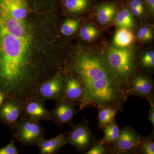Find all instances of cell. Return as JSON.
Returning <instances> with one entry per match:
<instances>
[{
  "label": "cell",
  "mask_w": 154,
  "mask_h": 154,
  "mask_svg": "<svg viewBox=\"0 0 154 154\" xmlns=\"http://www.w3.org/2000/svg\"><path fill=\"white\" fill-rule=\"evenodd\" d=\"M29 42L9 33L0 23V90L25 102L51 75V67L28 53Z\"/></svg>",
  "instance_id": "cell-1"
},
{
  "label": "cell",
  "mask_w": 154,
  "mask_h": 154,
  "mask_svg": "<svg viewBox=\"0 0 154 154\" xmlns=\"http://www.w3.org/2000/svg\"><path fill=\"white\" fill-rule=\"evenodd\" d=\"M69 67L79 77L85 89V97L79 105V111L90 107L97 109L110 107L123 112L128 95L104 58L81 53L72 58Z\"/></svg>",
  "instance_id": "cell-2"
},
{
  "label": "cell",
  "mask_w": 154,
  "mask_h": 154,
  "mask_svg": "<svg viewBox=\"0 0 154 154\" xmlns=\"http://www.w3.org/2000/svg\"><path fill=\"white\" fill-rule=\"evenodd\" d=\"M107 65L127 93L128 80L135 69V57L131 50L112 48L104 58Z\"/></svg>",
  "instance_id": "cell-3"
},
{
  "label": "cell",
  "mask_w": 154,
  "mask_h": 154,
  "mask_svg": "<svg viewBox=\"0 0 154 154\" xmlns=\"http://www.w3.org/2000/svg\"><path fill=\"white\" fill-rule=\"evenodd\" d=\"M14 132V137L21 146H37L44 139L45 129L39 122L21 116Z\"/></svg>",
  "instance_id": "cell-4"
},
{
  "label": "cell",
  "mask_w": 154,
  "mask_h": 154,
  "mask_svg": "<svg viewBox=\"0 0 154 154\" xmlns=\"http://www.w3.org/2000/svg\"><path fill=\"white\" fill-rule=\"evenodd\" d=\"M72 128L67 136L68 144L71 145L80 153L85 154L97 141L89 128V122L86 119L74 125H70Z\"/></svg>",
  "instance_id": "cell-5"
},
{
  "label": "cell",
  "mask_w": 154,
  "mask_h": 154,
  "mask_svg": "<svg viewBox=\"0 0 154 154\" xmlns=\"http://www.w3.org/2000/svg\"><path fill=\"white\" fill-rule=\"evenodd\" d=\"M120 131L118 140L110 146L109 154H137L142 136L130 126L122 128Z\"/></svg>",
  "instance_id": "cell-6"
},
{
  "label": "cell",
  "mask_w": 154,
  "mask_h": 154,
  "mask_svg": "<svg viewBox=\"0 0 154 154\" xmlns=\"http://www.w3.org/2000/svg\"><path fill=\"white\" fill-rule=\"evenodd\" d=\"M65 76L60 72L56 73L42 83L36 91V96L46 101L61 100L63 97Z\"/></svg>",
  "instance_id": "cell-7"
},
{
  "label": "cell",
  "mask_w": 154,
  "mask_h": 154,
  "mask_svg": "<svg viewBox=\"0 0 154 154\" xmlns=\"http://www.w3.org/2000/svg\"><path fill=\"white\" fill-rule=\"evenodd\" d=\"M127 94L128 97L134 96L146 99L154 98L153 81L142 73L131 75L128 80Z\"/></svg>",
  "instance_id": "cell-8"
},
{
  "label": "cell",
  "mask_w": 154,
  "mask_h": 154,
  "mask_svg": "<svg viewBox=\"0 0 154 154\" xmlns=\"http://www.w3.org/2000/svg\"><path fill=\"white\" fill-rule=\"evenodd\" d=\"M25 102L12 97H7L0 107V122L14 132L18 119L22 115Z\"/></svg>",
  "instance_id": "cell-9"
},
{
  "label": "cell",
  "mask_w": 154,
  "mask_h": 154,
  "mask_svg": "<svg viewBox=\"0 0 154 154\" xmlns=\"http://www.w3.org/2000/svg\"><path fill=\"white\" fill-rule=\"evenodd\" d=\"M56 102L55 106L49 111V121L57 127L66 124L70 125L72 119L79 111L75 107V104L64 99Z\"/></svg>",
  "instance_id": "cell-10"
},
{
  "label": "cell",
  "mask_w": 154,
  "mask_h": 154,
  "mask_svg": "<svg viewBox=\"0 0 154 154\" xmlns=\"http://www.w3.org/2000/svg\"><path fill=\"white\" fill-rule=\"evenodd\" d=\"M45 101L34 96L25 102L22 116L39 122L42 120H49V111L45 106Z\"/></svg>",
  "instance_id": "cell-11"
},
{
  "label": "cell",
  "mask_w": 154,
  "mask_h": 154,
  "mask_svg": "<svg viewBox=\"0 0 154 154\" xmlns=\"http://www.w3.org/2000/svg\"><path fill=\"white\" fill-rule=\"evenodd\" d=\"M75 75L65 76L64 90L61 99L73 102L75 105H79L84 99L85 91L81 80Z\"/></svg>",
  "instance_id": "cell-12"
},
{
  "label": "cell",
  "mask_w": 154,
  "mask_h": 154,
  "mask_svg": "<svg viewBox=\"0 0 154 154\" xmlns=\"http://www.w3.org/2000/svg\"><path fill=\"white\" fill-rule=\"evenodd\" d=\"M0 23L11 35L22 40L29 41V36L24 21L0 14Z\"/></svg>",
  "instance_id": "cell-13"
},
{
  "label": "cell",
  "mask_w": 154,
  "mask_h": 154,
  "mask_svg": "<svg viewBox=\"0 0 154 154\" xmlns=\"http://www.w3.org/2000/svg\"><path fill=\"white\" fill-rule=\"evenodd\" d=\"M68 144L67 136L66 133H61L49 140H42L37 146L40 154H55L60 152L64 146Z\"/></svg>",
  "instance_id": "cell-14"
},
{
  "label": "cell",
  "mask_w": 154,
  "mask_h": 154,
  "mask_svg": "<svg viewBox=\"0 0 154 154\" xmlns=\"http://www.w3.org/2000/svg\"><path fill=\"white\" fill-rule=\"evenodd\" d=\"M98 110V128L102 129L108 123L114 120L115 116L121 113L116 108L106 107L99 108Z\"/></svg>",
  "instance_id": "cell-15"
},
{
  "label": "cell",
  "mask_w": 154,
  "mask_h": 154,
  "mask_svg": "<svg viewBox=\"0 0 154 154\" xmlns=\"http://www.w3.org/2000/svg\"><path fill=\"white\" fill-rule=\"evenodd\" d=\"M102 130L104 133L102 140L104 142L110 146L116 142L120 135V129L115 119L108 123Z\"/></svg>",
  "instance_id": "cell-16"
},
{
  "label": "cell",
  "mask_w": 154,
  "mask_h": 154,
  "mask_svg": "<svg viewBox=\"0 0 154 154\" xmlns=\"http://www.w3.org/2000/svg\"><path fill=\"white\" fill-rule=\"evenodd\" d=\"M116 13V9L113 4H107L100 6L97 11V19L99 23L107 24L113 19Z\"/></svg>",
  "instance_id": "cell-17"
},
{
  "label": "cell",
  "mask_w": 154,
  "mask_h": 154,
  "mask_svg": "<svg viewBox=\"0 0 154 154\" xmlns=\"http://www.w3.org/2000/svg\"><path fill=\"white\" fill-rule=\"evenodd\" d=\"M134 38V36L131 31L126 28H120L116 33L114 43L118 47H126L132 43Z\"/></svg>",
  "instance_id": "cell-18"
},
{
  "label": "cell",
  "mask_w": 154,
  "mask_h": 154,
  "mask_svg": "<svg viewBox=\"0 0 154 154\" xmlns=\"http://www.w3.org/2000/svg\"><path fill=\"white\" fill-rule=\"evenodd\" d=\"M116 24L120 28L129 29L133 27L134 25L133 19L128 10L125 9L117 14L116 19Z\"/></svg>",
  "instance_id": "cell-19"
},
{
  "label": "cell",
  "mask_w": 154,
  "mask_h": 154,
  "mask_svg": "<svg viewBox=\"0 0 154 154\" xmlns=\"http://www.w3.org/2000/svg\"><path fill=\"white\" fill-rule=\"evenodd\" d=\"M137 154H154V138L150 136H142L137 149Z\"/></svg>",
  "instance_id": "cell-20"
},
{
  "label": "cell",
  "mask_w": 154,
  "mask_h": 154,
  "mask_svg": "<svg viewBox=\"0 0 154 154\" xmlns=\"http://www.w3.org/2000/svg\"><path fill=\"white\" fill-rule=\"evenodd\" d=\"M88 0H65V5L68 11L72 13L82 12L87 8Z\"/></svg>",
  "instance_id": "cell-21"
},
{
  "label": "cell",
  "mask_w": 154,
  "mask_h": 154,
  "mask_svg": "<svg viewBox=\"0 0 154 154\" xmlns=\"http://www.w3.org/2000/svg\"><path fill=\"white\" fill-rule=\"evenodd\" d=\"M110 146L102 140H97L94 145L85 154H109Z\"/></svg>",
  "instance_id": "cell-22"
},
{
  "label": "cell",
  "mask_w": 154,
  "mask_h": 154,
  "mask_svg": "<svg viewBox=\"0 0 154 154\" xmlns=\"http://www.w3.org/2000/svg\"><path fill=\"white\" fill-rule=\"evenodd\" d=\"M99 31L94 26L87 25L83 27L80 30V35L84 40L91 41L98 36Z\"/></svg>",
  "instance_id": "cell-23"
},
{
  "label": "cell",
  "mask_w": 154,
  "mask_h": 154,
  "mask_svg": "<svg viewBox=\"0 0 154 154\" xmlns=\"http://www.w3.org/2000/svg\"><path fill=\"white\" fill-rule=\"evenodd\" d=\"M79 26V21L74 19H68L62 26L61 31L64 35L70 36L77 30Z\"/></svg>",
  "instance_id": "cell-24"
},
{
  "label": "cell",
  "mask_w": 154,
  "mask_h": 154,
  "mask_svg": "<svg viewBox=\"0 0 154 154\" xmlns=\"http://www.w3.org/2000/svg\"><path fill=\"white\" fill-rule=\"evenodd\" d=\"M141 66L149 70H153L154 67V52L150 51L144 54L140 60Z\"/></svg>",
  "instance_id": "cell-25"
},
{
  "label": "cell",
  "mask_w": 154,
  "mask_h": 154,
  "mask_svg": "<svg viewBox=\"0 0 154 154\" xmlns=\"http://www.w3.org/2000/svg\"><path fill=\"white\" fill-rule=\"evenodd\" d=\"M137 36L141 40L149 41L152 38V33L149 28L144 27L139 30L137 33Z\"/></svg>",
  "instance_id": "cell-26"
},
{
  "label": "cell",
  "mask_w": 154,
  "mask_h": 154,
  "mask_svg": "<svg viewBox=\"0 0 154 154\" xmlns=\"http://www.w3.org/2000/svg\"><path fill=\"white\" fill-rule=\"evenodd\" d=\"M19 151L15 145V141L12 139L8 145L0 149V154H18Z\"/></svg>",
  "instance_id": "cell-27"
},
{
  "label": "cell",
  "mask_w": 154,
  "mask_h": 154,
  "mask_svg": "<svg viewBox=\"0 0 154 154\" xmlns=\"http://www.w3.org/2000/svg\"><path fill=\"white\" fill-rule=\"evenodd\" d=\"M150 105V110L149 111L148 119L150 122L153 126V131L150 136L154 137V98L147 99Z\"/></svg>",
  "instance_id": "cell-28"
},
{
  "label": "cell",
  "mask_w": 154,
  "mask_h": 154,
  "mask_svg": "<svg viewBox=\"0 0 154 154\" xmlns=\"http://www.w3.org/2000/svg\"><path fill=\"white\" fill-rule=\"evenodd\" d=\"M131 8L143 11V4L140 0H131L130 3Z\"/></svg>",
  "instance_id": "cell-29"
},
{
  "label": "cell",
  "mask_w": 154,
  "mask_h": 154,
  "mask_svg": "<svg viewBox=\"0 0 154 154\" xmlns=\"http://www.w3.org/2000/svg\"><path fill=\"white\" fill-rule=\"evenodd\" d=\"M147 5L150 11L153 13L154 11V0H146Z\"/></svg>",
  "instance_id": "cell-30"
},
{
  "label": "cell",
  "mask_w": 154,
  "mask_h": 154,
  "mask_svg": "<svg viewBox=\"0 0 154 154\" xmlns=\"http://www.w3.org/2000/svg\"><path fill=\"white\" fill-rule=\"evenodd\" d=\"M131 12L132 14H133L135 16H140L143 14V11H141V10L137 9L134 8H131Z\"/></svg>",
  "instance_id": "cell-31"
},
{
  "label": "cell",
  "mask_w": 154,
  "mask_h": 154,
  "mask_svg": "<svg viewBox=\"0 0 154 154\" xmlns=\"http://www.w3.org/2000/svg\"><path fill=\"white\" fill-rule=\"evenodd\" d=\"M6 97L7 96L5 93L2 90H0V107L2 106Z\"/></svg>",
  "instance_id": "cell-32"
}]
</instances>
